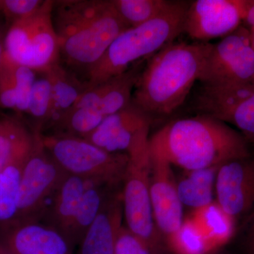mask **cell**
Instances as JSON below:
<instances>
[{
  "instance_id": "1f68e13d",
  "label": "cell",
  "mask_w": 254,
  "mask_h": 254,
  "mask_svg": "<svg viewBox=\"0 0 254 254\" xmlns=\"http://www.w3.org/2000/svg\"><path fill=\"white\" fill-rule=\"evenodd\" d=\"M145 241L130 231L120 227L115 241L114 254H157Z\"/></svg>"
},
{
  "instance_id": "f1b7e54d",
  "label": "cell",
  "mask_w": 254,
  "mask_h": 254,
  "mask_svg": "<svg viewBox=\"0 0 254 254\" xmlns=\"http://www.w3.org/2000/svg\"><path fill=\"white\" fill-rule=\"evenodd\" d=\"M17 103V86L13 72L12 61L4 53L0 67V108L15 111Z\"/></svg>"
},
{
  "instance_id": "ac0fdd59",
  "label": "cell",
  "mask_w": 254,
  "mask_h": 254,
  "mask_svg": "<svg viewBox=\"0 0 254 254\" xmlns=\"http://www.w3.org/2000/svg\"><path fill=\"white\" fill-rule=\"evenodd\" d=\"M34 138L35 132L33 138L23 144L0 171V227L16 219L21 177Z\"/></svg>"
},
{
  "instance_id": "7c38bea8",
  "label": "cell",
  "mask_w": 254,
  "mask_h": 254,
  "mask_svg": "<svg viewBox=\"0 0 254 254\" xmlns=\"http://www.w3.org/2000/svg\"><path fill=\"white\" fill-rule=\"evenodd\" d=\"M219 207L232 220L254 208V151L245 158L222 164L215 180Z\"/></svg>"
},
{
  "instance_id": "7a4b0ae2",
  "label": "cell",
  "mask_w": 254,
  "mask_h": 254,
  "mask_svg": "<svg viewBox=\"0 0 254 254\" xmlns=\"http://www.w3.org/2000/svg\"><path fill=\"white\" fill-rule=\"evenodd\" d=\"M243 135L218 119L204 115L167 124L149 138L150 154L189 170L220 168L252 154Z\"/></svg>"
},
{
  "instance_id": "5bb4252c",
  "label": "cell",
  "mask_w": 254,
  "mask_h": 254,
  "mask_svg": "<svg viewBox=\"0 0 254 254\" xmlns=\"http://www.w3.org/2000/svg\"><path fill=\"white\" fill-rule=\"evenodd\" d=\"M150 195L153 218L159 228L170 237L183 223L177 185L171 164L150 153Z\"/></svg>"
},
{
  "instance_id": "4316f807",
  "label": "cell",
  "mask_w": 254,
  "mask_h": 254,
  "mask_svg": "<svg viewBox=\"0 0 254 254\" xmlns=\"http://www.w3.org/2000/svg\"><path fill=\"white\" fill-rule=\"evenodd\" d=\"M200 210L203 213L199 215L198 222H195L207 240L216 239L218 242H223L231 236L234 220L227 216L218 205L215 208L210 204Z\"/></svg>"
},
{
  "instance_id": "d590c367",
  "label": "cell",
  "mask_w": 254,
  "mask_h": 254,
  "mask_svg": "<svg viewBox=\"0 0 254 254\" xmlns=\"http://www.w3.org/2000/svg\"><path fill=\"white\" fill-rule=\"evenodd\" d=\"M251 41L254 50V27L250 28Z\"/></svg>"
},
{
  "instance_id": "9c48e42d",
  "label": "cell",
  "mask_w": 254,
  "mask_h": 254,
  "mask_svg": "<svg viewBox=\"0 0 254 254\" xmlns=\"http://www.w3.org/2000/svg\"><path fill=\"white\" fill-rule=\"evenodd\" d=\"M129 158L123 195L124 213L128 230L158 253L150 195L149 146Z\"/></svg>"
},
{
  "instance_id": "30bf717a",
  "label": "cell",
  "mask_w": 254,
  "mask_h": 254,
  "mask_svg": "<svg viewBox=\"0 0 254 254\" xmlns=\"http://www.w3.org/2000/svg\"><path fill=\"white\" fill-rule=\"evenodd\" d=\"M152 122L147 114L131 103L105 118L99 126L82 138L109 153L129 155L149 145Z\"/></svg>"
},
{
  "instance_id": "d4e9b609",
  "label": "cell",
  "mask_w": 254,
  "mask_h": 254,
  "mask_svg": "<svg viewBox=\"0 0 254 254\" xmlns=\"http://www.w3.org/2000/svg\"><path fill=\"white\" fill-rule=\"evenodd\" d=\"M24 124L12 118L0 119V171L23 144L33 138Z\"/></svg>"
},
{
  "instance_id": "8992f818",
  "label": "cell",
  "mask_w": 254,
  "mask_h": 254,
  "mask_svg": "<svg viewBox=\"0 0 254 254\" xmlns=\"http://www.w3.org/2000/svg\"><path fill=\"white\" fill-rule=\"evenodd\" d=\"M53 3L45 0L36 14L11 23L5 34V54L38 73L60 63L59 41L52 18Z\"/></svg>"
},
{
  "instance_id": "ba28073f",
  "label": "cell",
  "mask_w": 254,
  "mask_h": 254,
  "mask_svg": "<svg viewBox=\"0 0 254 254\" xmlns=\"http://www.w3.org/2000/svg\"><path fill=\"white\" fill-rule=\"evenodd\" d=\"M254 76L250 30L241 25L218 43H213L198 81L208 86H232L250 81Z\"/></svg>"
},
{
  "instance_id": "44dd1931",
  "label": "cell",
  "mask_w": 254,
  "mask_h": 254,
  "mask_svg": "<svg viewBox=\"0 0 254 254\" xmlns=\"http://www.w3.org/2000/svg\"><path fill=\"white\" fill-rule=\"evenodd\" d=\"M109 188L112 187L97 184L89 187L83 194L67 235V240L73 248L81 243L87 230L100 213L108 198L106 192Z\"/></svg>"
},
{
  "instance_id": "5b68a950",
  "label": "cell",
  "mask_w": 254,
  "mask_h": 254,
  "mask_svg": "<svg viewBox=\"0 0 254 254\" xmlns=\"http://www.w3.org/2000/svg\"><path fill=\"white\" fill-rule=\"evenodd\" d=\"M41 138L52 158L67 175L112 187L125 180L129 162L126 153H109L79 137L41 134Z\"/></svg>"
},
{
  "instance_id": "4dcf8cb0",
  "label": "cell",
  "mask_w": 254,
  "mask_h": 254,
  "mask_svg": "<svg viewBox=\"0 0 254 254\" xmlns=\"http://www.w3.org/2000/svg\"><path fill=\"white\" fill-rule=\"evenodd\" d=\"M44 0H1V9L9 25L36 14Z\"/></svg>"
},
{
  "instance_id": "83f0119b",
  "label": "cell",
  "mask_w": 254,
  "mask_h": 254,
  "mask_svg": "<svg viewBox=\"0 0 254 254\" xmlns=\"http://www.w3.org/2000/svg\"><path fill=\"white\" fill-rule=\"evenodd\" d=\"M177 250L184 254H199L205 250L207 239L195 222L182 223L180 230L170 236Z\"/></svg>"
},
{
  "instance_id": "2e32d148",
  "label": "cell",
  "mask_w": 254,
  "mask_h": 254,
  "mask_svg": "<svg viewBox=\"0 0 254 254\" xmlns=\"http://www.w3.org/2000/svg\"><path fill=\"white\" fill-rule=\"evenodd\" d=\"M97 184L104 185L94 180L66 175L53 195L51 205L43 214V222L54 227L67 240L68 230L83 194L89 187Z\"/></svg>"
},
{
  "instance_id": "603a6c76",
  "label": "cell",
  "mask_w": 254,
  "mask_h": 254,
  "mask_svg": "<svg viewBox=\"0 0 254 254\" xmlns=\"http://www.w3.org/2000/svg\"><path fill=\"white\" fill-rule=\"evenodd\" d=\"M204 115L236 127L254 150V92L235 104L213 110Z\"/></svg>"
},
{
  "instance_id": "e575fe53",
  "label": "cell",
  "mask_w": 254,
  "mask_h": 254,
  "mask_svg": "<svg viewBox=\"0 0 254 254\" xmlns=\"http://www.w3.org/2000/svg\"><path fill=\"white\" fill-rule=\"evenodd\" d=\"M4 37L5 36H3L2 32H1V28H0V67H1L5 53Z\"/></svg>"
},
{
  "instance_id": "8fae6325",
  "label": "cell",
  "mask_w": 254,
  "mask_h": 254,
  "mask_svg": "<svg viewBox=\"0 0 254 254\" xmlns=\"http://www.w3.org/2000/svg\"><path fill=\"white\" fill-rule=\"evenodd\" d=\"M242 22V0H195L187 10L183 33L194 42L209 43L231 34Z\"/></svg>"
},
{
  "instance_id": "8d00e7d4",
  "label": "cell",
  "mask_w": 254,
  "mask_h": 254,
  "mask_svg": "<svg viewBox=\"0 0 254 254\" xmlns=\"http://www.w3.org/2000/svg\"><path fill=\"white\" fill-rule=\"evenodd\" d=\"M0 254H12L9 251L4 248L2 245H0Z\"/></svg>"
},
{
  "instance_id": "52a82bcc",
  "label": "cell",
  "mask_w": 254,
  "mask_h": 254,
  "mask_svg": "<svg viewBox=\"0 0 254 254\" xmlns=\"http://www.w3.org/2000/svg\"><path fill=\"white\" fill-rule=\"evenodd\" d=\"M34 132V141L21 177L14 221L39 220L46 200L53 197L67 175L46 150L41 133Z\"/></svg>"
},
{
  "instance_id": "cb8c5ba5",
  "label": "cell",
  "mask_w": 254,
  "mask_h": 254,
  "mask_svg": "<svg viewBox=\"0 0 254 254\" xmlns=\"http://www.w3.org/2000/svg\"><path fill=\"white\" fill-rule=\"evenodd\" d=\"M115 9L130 28L136 27L156 18L173 1L167 0H112Z\"/></svg>"
},
{
  "instance_id": "7402d4cb",
  "label": "cell",
  "mask_w": 254,
  "mask_h": 254,
  "mask_svg": "<svg viewBox=\"0 0 254 254\" xmlns=\"http://www.w3.org/2000/svg\"><path fill=\"white\" fill-rule=\"evenodd\" d=\"M98 110L72 107L50 129V135H62L84 138L95 129L105 119Z\"/></svg>"
},
{
  "instance_id": "836d02e7",
  "label": "cell",
  "mask_w": 254,
  "mask_h": 254,
  "mask_svg": "<svg viewBox=\"0 0 254 254\" xmlns=\"http://www.w3.org/2000/svg\"><path fill=\"white\" fill-rule=\"evenodd\" d=\"M243 21L250 28L254 27V0H242Z\"/></svg>"
},
{
  "instance_id": "3957f363",
  "label": "cell",
  "mask_w": 254,
  "mask_h": 254,
  "mask_svg": "<svg viewBox=\"0 0 254 254\" xmlns=\"http://www.w3.org/2000/svg\"><path fill=\"white\" fill-rule=\"evenodd\" d=\"M212 46L201 42H173L155 53L142 70L132 104L152 120L175 113L198 81Z\"/></svg>"
},
{
  "instance_id": "74e56055",
  "label": "cell",
  "mask_w": 254,
  "mask_h": 254,
  "mask_svg": "<svg viewBox=\"0 0 254 254\" xmlns=\"http://www.w3.org/2000/svg\"><path fill=\"white\" fill-rule=\"evenodd\" d=\"M1 0H0V9H1Z\"/></svg>"
},
{
  "instance_id": "f35d334b",
  "label": "cell",
  "mask_w": 254,
  "mask_h": 254,
  "mask_svg": "<svg viewBox=\"0 0 254 254\" xmlns=\"http://www.w3.org/2000/svg\"><path fill=\"white\" fill-rule=\"evenodd\" d=\"M252 81H253L254 83V76H253V78H252Z\"/></svg>"
},
{
  "instance_id": "9a60e30c",
  "label": "cell",
  "mask_w": 254,
  "mask_h": 254,
  "mask_svg": "<svg viewBox=\"0 0 254 254\" xmlns=\"http://www.w3.org/2000/svg\"><path fill=\"white\" fill-rule=\"evenodd\" d=\"M143 68L142 60L125 73L89 87L73 107L98 110L105 118L118 113L131 103L135 86Z\"/></svg>"
},
{
  "instance_id": "277c9868",
  "label": "cell",
  "mask_w": 254,
  "mask_h": 254,
  "mask_svg": "<svg viewBox=\"0 0 254 254\" xmlns=\"http://www.w3.org/2000/svg\"><path fill=\"white\" fill-rule=\"evenodd\" d=\"M189 5L187 1H173L156 18L119 35L87 75L88 88L125 73L143 58L173 43L183 33Z\"/></svg>"
},
{
  "instance_id": "f546056e",
  "label": "cell",
  "mask_w": 254,
  "mask_h": 254,
  "mask_svg": "<svg viewBox=\"0 0 254 254\" xmlns=\"http://www.w3.org/2000/svg\"><path fill=\"white\" fill-rule=\"evenodd\" d=\"M12 69L18 91V103L15 111L19 114H26L38 73L14 61H12Z\"/></svg>"
},
{
  "instance_id": "e0dca14e",
  "label": "cell",
  "mask_w": 254,
  "mask_h": 254,
  "mask_svg": "<svg viewBox=\"0 0 254 254\" xmlns=\"http://www.w3.org/2000/svg\"><path fill=\"white\" fill-rule=\"evenodd\" d=\"M122 207L118 198H106L82 239L78 254H114L117 235L122 227Z\"/></svg>"
},
{
  "instance_id": "ffe728a7",
  "label": "cell",
  "mask_w": 254,
  "mask_h": 254,
  "mask_svg": "<svg viewBox=\"0 0 254 254\" xmlns=\"http://www.w3.org/2000/svg\"><path fill=\"white\" fill-rule=\"evenodd\" d=\"M219 168L190 171L187 178L177 185V191L182 204L200 209L211 204L213 188Z\"/></svg>"
},
{
  "instance_id": "d6a6232c",
  "label": "cell",
  "mask_w": 254,
  "mask_h": 254,
  "mask_svg": "<svg viewBox=\"0 0 254 254\" xmlns=\"http://www.w3.org/2000/svg\"><path fill=\"white\" fill-rule=\"evenodd\" d=\"M246 230V247L249 254H254V208L248 215Z\"/></svg>"
},
{
  "instance_id": "4fadbf2b",
  "label": "cell",
  "mask_w": 254,
  "mask_h": 254,
  "mask_svg": "<svg viewBox=\"0 0 254 254\" xmlns=\"http://www.w3.org/2000/svg\"><path fill=\"white\" fill-rule=\"evenodd\" d=\"M0 230V245L12 254H73L66 237L39 220L14 221Z\"/></svg>"
},
{
  "instance_id": "d6986e66",
  "label": "cell",
  "mask_w": 254,
  "mask_h": 254,
  "mask_svg": "<svg viewBox=\"0 0 254 254\" xmlns=\"http://www.w3.org/2000/svg\"><path fill=\"white\" fill-rule=\"evenodd\" d=\"M46 72L51 81L52 107L49 120L43 131L50 129L64 114L72 108L80 95L88 88L86 82L64 67L60 63Z\"/></svg>"
},
{
  "instance_id": "484cf974",
  "label": "cell",
  "mask_w": 254,
  "mask_h": 254,
  "mask_svg": "<svg viewBox=\"0 0 254 254\" xmlns=\"http://www.w3.org/2000/svg\"><path fill=\"white\" fill-rule=\"evenodd\" d=\"M52 107V85L46 71L38 73L32 90L26 115L35 122L33 130L41 133L49 120Z\"/></svg>"
},
{
  "instance_id": "6da1fadb",
  "label": "cell",
  "mask_w": 254,
  "mask_h": 254,
  "mask_svg": "<svg viewBox=\"0 0 254 254\" xmlns=\"http://www.w3.org/2000/svg\"><path fill=\"white\" fill-rule=\"evenodd\" d=\"M52 18L60 64L83 81L117 37L130 28L112 0L54 1Z\"/></svg>"
}]
</instances>
